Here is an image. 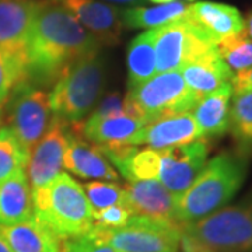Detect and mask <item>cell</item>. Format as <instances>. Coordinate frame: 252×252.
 Instances as JSON below:
<instances>
[{"label": "cell", "instance_id": "obj_14", "mask_svg": "<svg viewBox=\"0 0 252 252\" xmlns=\"http://www.w3.org/2000/svg\"><path fill=\"white\" fill-rule=\"evenodd\" d=\"M63 168L80 178L104 181H117L119 178L118 172L112 168L98 146L84 139L74 125H69L66 133Z\"/></svg>", "mask_w": 252, "mask_h": 252}, {"label": "cell", "instance_id": "obj_31", "mask_svg": "<svg viewBox=\"0 0 252 252\" xmlns=\"http://www.w3.org/2000/svg\"><path fill=\"white\" fill-rule=\"evenodd\" d=\"M62 252H119L108 244L102 243L93 235L86 234L74 240L64 241Z\"/></svg>", "mask_w": 252, "mask_h": 252}, {"label": "cell", "instance_id": "obj_8", "mask_svg": "<svg viewBox=\"0 0 252 252\" xmlns=\"http://www.w3.org/2000/svg\"><path fill=\"white\" fill-rule=\"evenodd\" d=\"M3 109L6 111V126L30 154L51 122L49 94L26 79L11 90Z\"/></svg>", "mask_w": 252, "mask_h": 252}, {"label": "cell", "instance_id": "obj_28", "mask_svg": "<svg viewBox=\"0 0 252 252\" xmlns=\"http://www.w3.org/2000/svg\"><path fill=\"white\" fill-rule=\"evenodd\" d=\"M27 79V61L0 49V108L3 109L11 90Z\"/></svg>", "mask_w": 252, "mask_h": 252}, {"label": "cell", "instance_id": "obj_4", "mask_svg": "<svg viewBox=\"0 0 252 252\" xmlns=\"http://www.w3.org/2000/svg\"><path fill=\"white\" fill-rule=\"evenodd\" d=\"M105 84V62L101 54L86 56L56 80L49 94L52 117L76 125L90 115L101 99Z\"/></svg>", "mask_w": 252, "mask_h": 252}, {"label": "cell", "instance_id": "obj_11", "mask_svg": "<svg viewBox=\"0 0 252 252\" xmlns=\"http://www.w3.org/2000/svg\"><path fill=\"white\" fill-rule=\"evenodd\" d=\"M67 129V124L52 117L45 135L31 150L26 167L31 193L44 188L62 172Z\"/></svg>", "mask_w": 252, "mask_h": 252}, {"label": "cell", "instance_id": "obj_3", "mask_svg": "<svg viewBox=\"0 0 252 252\" xmlns=\"http://www.w3.org/2000/svg\"><path fill=\"white\" fill-rule=\"evenodd\" d=\"M32 205L34 216L62 241L89 234L94 227L84 189L66 172L32 192Z\"/></svg>", "mask_w": 252, "mask_h": 252}, {"label": "cell", "instance_id": "obj_15", "mask_svg": "<svg viewBox=\"0 0 252 252\" xmlns=\"http://www.w3.org/2000/svg\"><path fill=\"white\" fill-rule=\"evenodd\" d=\"M38 0H0V49L27 61V45Z\"/></svg>", "mask_w": 252, "mask_h": 252}, {"label": "cell", "instance_id": "obj_6", "mask_svg": "<svg viewBox=\"0 0 252 252\" xmlns=\"http://www.w3.org/2000/svg\"><path fill=\"white\" fill-rule=\"evenodd\" d=\"M199 99L189 90L180 70L157 73L129 89L125 97V112L149 124L164 115L190 112Z\"/></svg>", "mask_w": 252, "mask_h": 252}, {"label": "cell", "instance_id": "obj_27", "mask_svg": "<svg viewBox=\"0 0 252 252\" xmlns=\"http://www.w3.org/2000/svg\"><path fill=\"white\" fill-rule=\"evenodd\" d=\"M217 52L235 73L252 67V39L245 31L219 42Z\"/></svg>", "mask_w": 252, "mask_h": 252}, {"label": "cell", "instance_id": "obj_18", "mask_svg": "<svg viewBox=\"0 0 252 252\" xmlns=\"http://www.w3.org/2000/svg\"><path fill=\"white\" fill-rule=\"evenodd\" d=\"M146 125V122L130 114H118L104 118H87L76 124L84 139L98 147L129 144V140Z\"/></svg>", "mask_w": 252, "mask_h": 252}, {"label": "cell", "instance_id": "obj_16", "mask_svg": "<svg viewBox=\"0 0 252 252\" xmlns=\"http://www.w3.org/2000/svg\"><path fill=\"white\" fill-rule=\"evenodd\" d=\"M125 188V203L135 216H143L160 221L177 223L175 195L157 180L127 182ZM178 224V223H177Z\"/></svg>", "mask_w": 252, "mask_h": 252}, {"label": "cell", "instance_id": "obj_36", "mask_svg": "<svg viewBox=\"0 0 252 252\" xmlns=\"http://www.w3.org/2000/svg\"><path fill=\"white\" fill-rule=\"evenodd\" d=\"M0 252H13V250L10 248V245L7 241L0 235Z\"/></svg>", "mask_w": 252, "mask_h": 252}, {"label": "cell", "instance_id": "obj_34", "mask_svg": "<svg viewBox=\"0 0 252 252\" xmlns=\"http://www.w3.org/2000/svg\"><path fill=\"white\" fill-rule=\"evenodd\" d=\"M181 251L182 252H212L209 251L207 248L202 247L200 244L195 243L192 238H189L188 235H185L182 233L181 235Z\"/></svg>", "mask_w": 252, "mask_h": 252}, {"label": "cell", "instance_id": "obj_5", "mask_svg": "<svg viewBox=\"0 0 252 252\" xmlns=\"http://www.w3.org/2000/svg\"><path fill=\"white\" fill-rule=\"evenodd\" d=\"M181 228L212 252H252V190L238 203Z\"/></svg>", "mask_w": 252, "mask_h": 252}, {"label": "cell", "instance_id": "obj_12", "mask_svg": "<svg viewBox=\"0 0 252 252\" xmlns=\"http://www.w3.org/2000/svg\"><path fill=\"white\" fill-rule=\"evenodd\" d=\"M199 139L202 136L192 112H178L150 121L129 140V144L162 150L192 143Z\"/></svg>", "mask_w": 252, "mask_h": 252}, {"label": "cell", "instance_id": "obj_25", "mask_svg": "<svg viewBox=\"0 0 252 252\" xmlns=\"http://www.w3.org/2000/svg\"><path fill=\"white\" fill-rule=\"evenodd\" d=\"M228 130L237 144V152L252 156V90L233 94Z\"/></svg>", "mask_w": 252, "mask_h": 252}, {"label": "cell", "instance_id": "obj_10", "mask_svg": "<svg viewBox=\"0 0 252 252\" xmlns=\"http://www.w3.org/2000/svg\"><path fill=\"white\" fill-rule=\"evenodd\" d=\"M209 156L206 139L158 150L157 178L172 195L178 196L192 185L205 168Z\"/></svg>", "mask_w": 252, "mask_h": 252}, {"label": "cell", "instance_id": "obj_7", "mask_svg": "<svg viewBox=\"0 0 252 252\" xmlns=\"http://www.w3.org/2000/svg\"><path fill=\"white\" fill-rule=\"evenodd\" d=\"M89 234L119 252H178L182 228L177 223L133 216L119 228L93 227Z\"/></svg>", "mask_w": 252, "mask_h": 252}, {"label": "cell", "instance_id": "obj_24", "mask_svg": "<svg viewBox=\"0 0 252 252\" xmlns=\"http://www.w3.org/2000/svg\"><path fill=\"white\" fill-rule=\"evenodd\" d=\"M156 28L147 30L132 39L127 48L129 89L149 80L156 74Z\"/></svg>", "mask_w": 252, "mask_h": 252}, {"label": "cell", "instance_id": "obj_39", "mask_svg": "<svg viewBox=\"0 0 252 252\" xmlns=\"http://www.w3.org/2000/svg\"><path fill=\"white\" fill-rule=\"evenodd\" d=\"M0 122H1V108H0Z\"/></svg>", "mask_w": 252, "mask_h": 252}, {"label": "cell", "instance_id": "obj_1", "mask_svg": "<svg viewBox=\"0 0 252 252\" xmlns=\"http://www.w3.org/2000/svg\"><path fill=\"white\" fill-rule=\"evenodd\" d=\"M101 44L62 6L38 0L27 45V80L54 86L72 64L98 54Z\"/></svg>", "mask_w": 252, "mask_h": 252}, {"label": "cell", "instance_id": "obj_21", "mask_svg": "<svg viewBox=\"0 0 252 252\" xmlns=\"http://www.w3.org/2000/svg\"><path fill=\"white\" fill-rule=\"evenodd\" d=\"M233 98V86L227 83L219 90L207 94L195 105L193 118L198 124L202 139L224 135L228 130L230 105Z\"/></svg>", "mask_w": 252, "mask_h": 252}, {"label": "cell", "instance_id": "obj_32", "mask_svg": "<svg viewBox=\"0 0 252 252\" xmlns=\"http://www.w3.org/2000/svg\"><path fill=\"white\" fill-rule=\"evenodd\" d=\"M125 112V98L119 93H108L99 99L97 107L91 111L89 118H104Z\"/></svg>", "mask_w": 252, "mask_h": 252}, {"label": "cell", "instance_id": "obj_30", "mask_svg": "<svg viewBox=\"0 0 252 252\" xmlns=\"http://www.w3.org/2000/svg\"><path fill=\"white\" fill-rule=\"evenodd\" d=\"M133 216L135 215L132 209L126 203H121V205L109 206L98 212H93V221H94V227L112 230V228H119L125 225Z\"/></svg>", "mask_w": 252, "mask_h": 252}, {"label": "cell", "instance_id": "obj_19", "mask_svg": "<svg viewBox=\"0 0 252 252\" xmlns=\"http://www.w3.org/2000/svg\"><path fill=\"white\" fill-rule=\"evenodd\" d=\"M0 235L13 252H62L64 244L35 216L18 224L0 225Z\"/></svg>", "mask_w": 252, "mask_h": 252}, {"label": "cell", "instance_id": "obj_37", "mask_svg": "<svg viewBox=\"0 0 252 252\" xmlns=\"http://www.w3.org/2000/svg\"><path fill=\"white\" fill-rule=\"evenodd\" d=\"M108 3H115V4H132V3H137L140 0H104Z\"/></svg>", "mask_w": 252, "mask_h": 252}, {"label": "cell", "instance_id": "obj_9", "mask_svg": "<svg viewBox=\"0 0 252 252\" xmlns=\"http://www.w3.org/2000/svg\"><path fill=\"white\" fill-rule=\"evenodd\" d=\"M156 73L181 70L185 64L217 52V45L185 17L156 28Z\"/></svg>", "mask_w": 252, "mask_h": 252}, {"label": "cell", "instance_id": "obj_2", "mask_svg": "<svg viewBox=\"0 0 252 252\" xmlns=\"http://www.w3.org/2000/svg\"><path fill=\"white\" fill-rule=\"evenodd\" d=\"M248 158L235 150L209 160L192 185L175 198L177 223L190 224L227 206L247 177Z\"/></svg>", "mask_w": 252, "mask_h": 252}, {"label": "cell", "instance_id": "obj_33", "mask_svg": "<svg viewBox=\"0 0 252 252\" xmlns=\"http://www.w3.org/2000/svg\"><path fill=\"white\" fill-rule=\"evenodd\" d=\"M231 86H233V94L252 90V67L235 73L231 79Z\"/></svg>", "mask_w": 252, "mask_h": 252}, {"label": "cell", "instance_id": "obj_22", "mask_svg": "<svg viewBox=\"0 0 252 252\" xmlns=\"http://www.w3.org/2000/svg\"><path fill=\"white\" fill-rule=\"evenodd\" d=\"M180 72L189 90L193 91L199 98L219 90L227 83H231L234 76L219 52L185 64Z\"/></svg>", "mask_w": 252, "mask_h": 252}, {"label": "cell", "instance_id": "obj_20", "mask_svg": "<svg viewBox=\"0 0 252 252\" xmlns=\"http://www.w3.org/2000/svg\"><path fill=\"white\" fill-rule=\"evenodd\" d=\"M34 217L32 193L26 170L0 182V225L18 224Z\"/></svg>", "mask_w": 252, "mask_h": 252}, {"label": "cell", "instance_id": "obj_17", "mask_svg": "<svg viewBox=\"0 0 252 252\" xmlns=\"http://www.w3.org/2000/svg\"><path fill=\"white\" fill-rule=\"evenodd\" d=\"M184 17L206 34L215 44L245 31V21L240 11L228 4L198 1L188 6Z\"/></svg>", "mask_w": 252, "mask_h": 252}, {"label": "cell", "instance_id": "obj_26", "mask_svg": "<svg viewBox=\"0 0 252 252\" xmlns=\"http://www.w3.org/2000/svg\"><path fill=\"white\" fill-rule=\"evenodd\" d=\"M30 154L21 147L7 126L0 127V182L17 170H26Z\"/></svg>", "mask_w": 252, "mask_h": 252}, {"label": "cell", "instance_id": "obj_35", "mask_svg": "<svg viewBox=\"0 0 252 252\" xmlns=\"http://www.w3.org/2000/svg\"><path fill=\"white\" fill-rule=\"evenodd\" d=\"M245 34L252 39V13L248 16L247 23H245Z\"/></svg>", "mask_w": 252, "mask_h": 252}, {"label": "cell", "instance_id": "obj_23", "mask_svg": "<svg viewBox=\"0 0 252 252\" xmlns=\"http://www.w3.org/2000/svg\"><path fill=\"white\" fill-rule=\"evenodd\" d=\"M187 9L188 6L184 1L174 0L170 3L157 4L154 7H130L121 10V20L122 26L130 30H153L182 18L187 13Z\"/></svg>", "mask_w": 252, "mask_h": 252}, {"label": "cell", "instance_id": "obj_38", "mask_svg": "<svg viewBox=\"0 0 252 252\" xmlns=\"http://www.w3.org/2000/svg\"><path fill=\"white\" fill-rule=\"evenodd\" d=\"M150 1H154V3L162 4V3H170V1H174V0H150Z\"/></svg>", "mask_w": 252, "mask_h": 252}, {"label": "cell", "instance_id": "obj_13", "mask_svg": "<svg viewBox=\"0 0 252 252\" xmlns=\"http://www.w3.org/2000/svg\"><path fill=\"white\" fill-rule=\"evenodd\" d=\"M62 6L101 45H117L122 35L121 9L99 0H49Z\"/></svg>", "mask_w": 252, "mask_h": 252}, {"label": "cell", "instance_id": "obj_29", "mask_svg": "<svg viewBox=\"0 0 252 252\" xmlns=\"http://www.w3.org/2000/svg\"><path fill=\"white\" fill-rule=\"evenodd\" d=\"M83 189L93 212L125 203V188L115 182L93 181L86 184Z\"/></svg>", "mask_w": 252, "mask_h": 252}]
</instances>
